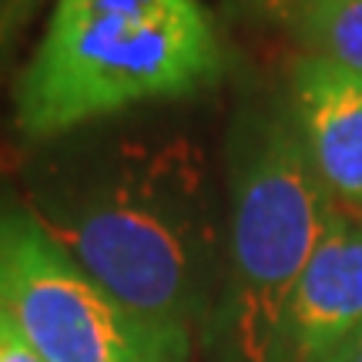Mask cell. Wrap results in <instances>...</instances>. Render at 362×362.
<instances>
[{"instance_id": "cell-3", "label": "cell", "mask_w": 362, "mask_h": 362, "mask_svg": "<svg viewBox=\"0 0 362 362\" xmlns=\"http://www.w3.org/2000/svg\"><path fill=\"white\" fill-rule=\"evenodd\" d=\"M228 168V288L218 329L238 362H288V305L332 215L288 101L235 115Z\"/></svg>"}, {"instance_id": "cell-2", "label": "cell", "mask_w": 362, "mask_h": 362, "mask_svg": "<svg viewBox=\"0 0 362 362\" xmlns=\"http://www.w3.org/2000/svg\"><path fill=\"white\" fill-rule=\"evenodd\" d=\"M218 27L202 0H54L13 84V128L37 144L218 84Z\"/></svg>"}, {"instance_id": "cell-10", "label": "cell", "mask_w": 362, "mask_h": 362, "mask_svg": "<svg viewBox=\"0 0 362 362\" xmlns=\"http://www.w3.org/2000/svg\"><path fill=\"white\" fill-rule=\"evenodd\" d=\"M315 362H362V329H356L349 339H342L336 349H329Z\"/></svg>"}, {"instance_id": "cell-6", "label": "cell", "mask_w": 362, "mask_h": 362, "mask_svg": "<svg viewBox=\"0 0 362 362\" xmlns=\"http://www.w3.org/2000/svg\"><path fill=\"white\" fill-rule=\"evenodd\" d=\"M362 329V215L332 208L288 305L292 359L315 362Z\"/></svg>"}, {"instance_id": "cell-5", "label": "cell", "mask_w": 362, "mask_h": 362, "mask_svg": "<svg viewBox=\"0 0 362 362\" xmlns=\"http://www.w3.org/2000/svg\"><path fill=\"white\" fill-rule=\"evenodd\" d=\"M288 111L332 202L362 215V78L305 54L292 67Z\"/></svg>"}, {"instance_id": "cell-8", "label": "cell", "mask_w": 362, "mask_h": 362, "mask_svg": "<svg viewBox=\"0 0 362 362\" xmlns=\"http://www.w3.org/2000/svg\"><path fill=\"white\" fill-rule=\"evenodd\" d=\"M0 362H44L30 339L24 336V329L13 322V315L0 305Z\"/></svg>"}, {"instance_id": "cell-4", "label": "cell", "mask_w": 362, "mask_h": 362, "mask_svg": "<svg viewBox=\"0 0 362 362\" xmlns=\"http://www.w3.org/2000/svg\"><path fill=\"white\" fill-rule=\"evenodd\" d=\"M0 305L44 362H175L11 192H0Z\"/></svg>"}, {"instance_id": "cell-1", "label": "cell", "mask_w": 362, "mask_h": 362, "mask_svg": "<svg viewBox=\"0 0 362 362\" xmlns=\"http://www.w3.org/2000/svg\"><path fill=\"white\" fill-rule=\"evenodd\" d=\"M24 202L171 359L188 362L215 255L211 171L192 134L74 131L37 158Z\"/></svg>"}, {"instance_id": "cell-7", "label": "cell", "mask_w": 362, "mask_h": 362, "mask_svg": "<svg viewBox=\"0 0 362 362\" xmlns=\"http://www.w3.org/2000/svg\"><path fill=\"white\" fill-rule=\"evenodd\" d=\"M288 24L309 57L362 78V0H292Z\"/></svg>"}, {"instance_id": "cell-9", "label": "cell", "mask_w": 362, "mask_h": 362, "mask_svg": "<svg viewBox=\"0 0 362 362\" xmlns=\"http://www.w3.org/2000/svg\"><path fill=\"white\" fill-rule=\"evenodd\" d=\"M30 7L34 0H0V44L11 37V30L30 13Z\"/></svg>"}]
</instances>
